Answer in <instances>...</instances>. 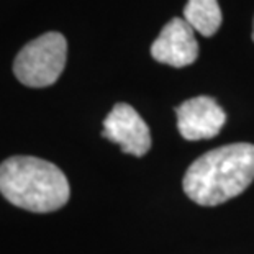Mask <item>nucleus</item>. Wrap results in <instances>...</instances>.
Listing matches in <instances>:
<instances>
[{"mask_svg":"<svg viewBox=\"0 0 254 254\" xmlns=\"http://www.w3.org/2000/svg\"><path fill=\"white\" fill-rule=\"evenodd\" d=\"M254 181V144L220 146L200 156L184 176L186 195L203 207L238 197Z\"/></svg>","mask_w":254,"mask_h":254,"instance_id":"obj_1","label":"nucleus"},{"mask_svg":"<svg viewBox=\"0 0 254 254\" xmlns=\"http://www.w3.org/2000/svg\"><path fill=\"white\" fill-rule=\"evenodd\" d=\"M0 193L15 207L50 213L67 203L71 189L64 172L50 161L13 156L0 164Z\"/></svg>","mask_w":254,"mask_h":254,"instance_id":"obj_2","label":"nucleus"},{"mask_svg":"<svg viewBox=\"0 0 254 254\" xmlns=\"http://www.w3.org/2000/svg\"><path fill=\"white\" fill-rule=\"evenodd\" d=\"M67 58V41L58 31L26 43L15 58L13 74L26 87H48L63 74Z\"/></svg>","mask_w":254,"mask_h":254,"instance_id":"obj_3","label":"nucleus"},{"mask_svg":"<svg viewBox=\"0 0 254 254\" xmlns=\"http://www.w3.org/2000/svg\"><path fill=\"white\" fill-rule=\"evenodd\" d=\"M102 136L117 143L123 153L141 158L151 149V133L141 115L128 104H117L104 120Z\"/></svg>","mask_w":254,"mask_h":254,"instance_id":"obj_4","label":"nucleus"},{"mask_svg":"<svg viewBox=\"0 0 254 254\" xmlns=\"http://www.w3.org/2000/svg\"><path fill=\"white\" fill-rule=\"evenodd\" d=\"M176 113L179 133L189 141L217 136L226 122L225 110L215 102V99L207 95L186 100L177 107Z\"/></svg>","mask_w":254,"mask_h":254,"instance_id":"obj_5","label":"nucleus"},{"mask_svg":"<svg viewBox=\"0 0 254 254\" xmlns=\"http://www.w3.org/2000/svg\"><path fill=\"white\" fill-rule=\"evenodd\" d=\"M193 33L195 31L184 18H172L153 43L151 55L158 63L172 67H186L198 56V43Z\"/></svg>","mask_w":254,"mask_h":254,"instance_id":"obj_6","label":"nucleus"},{"mask_svg":"<svg viewBox=\"0 0 254 254\" xmlns=\"http://www.w3.org/2000/svg\"><path fill=\"white\" fill-rule=\"evenodd\" d=\"M184 20L202 36H213L221 25V10L217 0H189Z\"/></svg>","mask_w":254,"mask_h":254,"instance_id":"obj_7","label":"nucleus"},{"mask_svg":"<svg viewBox=\"0 0 254 254\" xmlns=\"http://www.w3.org/2000/svg\"><path fill=\"white\" fill-rule=\"evenodd\" d=\"M253 41H254V25H253Z\"/></svg>","mask_w":254,"mask_h":254,"instance_id":"obj_8","label":"nucleus"}]
</instances>
